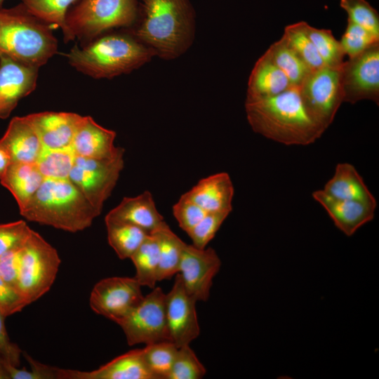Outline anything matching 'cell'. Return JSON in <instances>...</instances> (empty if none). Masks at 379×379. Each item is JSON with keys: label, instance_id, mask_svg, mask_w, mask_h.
<instances>
[{"label": "cell", "instance_id": "cell-1", "mask_svg": "<svg viewBox=\"0 0 379 379\" xmlns=\"http://www.w3.org/2000/svg\"><path fill=\"white\" fill-rule=\"evenodd\" d=\"M247 120L253 131L285 145H308L324 130L311 117L298 87L271 97L246 99Z\"/></svg>", "mask_w": 379, "mask_h": 379}, {"label": "cell", "instance_id": "cell-2", "mask_svg": "<svg viewBox=\"0 0 379 379\" xmlns=\"http://www.w3.org/2000/svg\"><path fill=\"white\" fill-rule=\"evenodd\" d=\"M130 30L155 55L173 60L193 43L194 11L190 0H140L138 18Z\"/></svg>", "mask_w": 379, "mask_h": 379}, {"label": "cell", "instance_id": "cell-3", "mask_svg": "<svg viewBox=\"0 0 379 379\" xmlns=\"http://www.w3.org/2000/svg\"><path fill=\"white\" fill-rule=\"evenodd\" d=\"M154 52L129 32L102 34L65 54L77 70L95 79L128 74L148 62Z\"/></svg>", "mask_w": 379, "mask_h": 379}, {"label": "cell", "instance_id": "cell-4", "mask_svg": "<svg viewBox=\"0 0 379 379\" xmlns=\"http://www.w3.org/2000/svg\"><path fill=\"white\" fill-rule=\"evenodd\" d=\"M20 214L27 220L69 232L89 227L100 215L69 179H45Z\"/></svg>", "mask_w": 379, "mask_h": 379}, {"label": "cell", "instance_id": "cell-5", "mask_svg": "<svg viewBox=\"0 0 379 379\" xmlns=\"http://www.w3.org/2000/svg\"><path fill=\"white\" fill-rule=\"evenodd\" d=\"M57 49L51 25L32 15L22 4L0 8V58L39 68Z\"/></svg>", "mask_w": 379, "mask_h": 379}, {"label": "cell", "instance_id": "cell-6", "mask_svg": "<svg viewBox=\"0 0 379 379\" xmlns=\"http://www.w3.org/2000/svg\"><path fill=\"white\" fill-rule=\"evenodd\" d=\"M139 6L140 0H77L67 13L64 40L77 38L84 45L110 29L132 27Z\"/></svg>", "mask_w": 379, "mask_h": 379}, {"label": "cell", "instance_id": "cell-7", "mask_svg": "<svg viewBox=\"0 0 379 379\" xmlns=\"http://www.w3.org/2000/svg\"><path fill=\"white\" fill-rule=\"evenodd\" d=\"M60 262L57 250L32 230L22 246L17 281V291L27 305L50 290Z\"/></svg>", "mask_w": 379, "mask_h": 379}, {"label": "cell", "instance_id": "cell-8", "mask_svg": "<svg viewBox=\"0 0 379 379\" xmlns=\"http://www.w3.org/2000/svg\"><path fill=\"white\" fill-rule=\"evenodd\" d=\"M124 152L125 149L120 147L117 154L109 159H91L76 156L69 180L100 213L124 168Z\"/></svg>", "mask_w": 379, "mask_h": 379}, {"label": "cell", "instance_id": "cell-9", "mask_svg": "<svg viewBox=\"0 0 379 379\" xmlns=\"http://www.w3.org/2000/svg\"><path fill=\"white\" fill-rule=\"evenodd\" d=\"M340 67L324 65L312 71L298 87L307 111L324 131L344 102Z\"/></svg>", "mask_w": 379, "mask_h": 379}, {"label": "cell", "instance_id": "cell-10", "mask_svg": "<svg viewBox=\"0 0 379 379\" xmlns=\"http://www.w3.org/2000/svg\"><path fill=\"white\" fill-rule=\"evenodd\" d=\"M152 289L128 314L117 322L130 346L171 341L166 318V293L159 287Z\"/></svg>", "mask_w": 379, "mask_h": 379}, {"label": "cell", "instance_id": "cell-11", "mask_svg": "<svg viewBox=\"0 0 379 379\" xmlns=\"http://www.w3.org/2000/svg\"><path fill=\"white\" fill-rule=\"evenodd\" d=\"M343 101L362 100L379 103V41L344 61L340 67Z\"/></svg>", "mask_w": 379, "mask_h": 379}, {"label": "cell", "instance_id": "cell-12", "mask_svg": "<svg viewBox=\"0 0 379 379\" xmlns=\"http://www.w3.org/2000/svg\"><path fill=\"white\" fill-rule=\"evenodd\" d=\"M141 286L135 277H112L101 279L90 295L93 312L117 323L143 299Z\"/></svg>", "mask_w": 379, "mask_h": 379}, {"label": "cell", "instance_id": "cell-13", "mask_svg": "<svg viewBox=\"0 0 379 379\" xmlns=\"http://www.w3.org/2000/svg\"><path fill=\"white\" fill-rule=\"evenodd\" d=\"M220 266V259L213 248L201 249L185 243L178 274L187 293L197 301H206Z\"/></svg>", "mask_w": 379, "mask_h": 379}, {"label": "cell", "instance_id": "cell-14", "mask_svg": "<svg viewBox=\"0 0 379 379\" xmlns=\"http://www.w3.org/2000/svg\"><path fill=\"white\" fill-rule=\"evenodd\" d=\"M196 302L176 274L171 290L166 294V318L170 340L178 347L190 345L200 333Z\"/></svg>", "mask_w": 379, "mask_h": 379}, {"label": "cell", "instance_id": "cell-15", "mask_svg": "<svg viewBox=\"0 0 379 379\" xmlns=\"http://www.w3.org/2000/svg\"><path fill=\"white\" fill-rule=\"evenodd\" d=\"M39 68L0 58V119L8 118L19 101L36 86Z\"/></svg>", "mask_w": 379, "mask_h": 379}, {"label": "cell", "instance_id": "cell-16", "mask_svg": "<svg viewBox=\"0 0 379 379\" xmlns=\"http://www.w3.org/2000/svg\"><path fill=\"white\" fill-rule=\"evenodd\" d=\"M25 117L46 149L71 147L84 117L76 113L65 112H42Z\"/></svg>", "mask_w": 379, "mask_h": 379}, {"label": "cell", "instance_id": "cell-17", "mask_svg": "<svg viewBox=\"0 0 379 379\" xmlns=\"http://www.w3.org/2000/svg\"><path fill=\"white\" fill-rule=\"evenodd\" d=\"M60 379H156L144 359L142 349L131 350L91 371L62 369Z\"/></svg>", "mask_w": 379, "mask_h": 379}, {"label": "cell", "instance_id": "cell-18", "mask_svg": "<svg viewBox=\"0 0 379 379\" xmlns=\"http://www.w3.org/2000/svg\"><path fill=\"white\" fill-rule=\"evenodd\" d=\"M312 197L326 211L335 225L348 237L373 219L377 206V202L335 199L321 190L314 191Z\"/></svg>", "mask_w": 379, "mask_h": 379}, {"label": "cell", "instance_id": "cell-19", "mask_svg": "<svg viewBox=\"0 0 379 379\" xmlns=\"http://www.w3.org/2000/svg\"><path fill=\"white\" fill-rule=\"evenodd\" d=\"M105 222L133 225L149 234L165 222L149 191H145L134 197H124L106 215Z\"/></svg>", "mask_w": 379, "mask_h": 379}, {"label": "cell", "instance_id": "cell-20", "mask_svg": "<svg viewBox=\"0 0 379 379\" xmlns=\"http://www.w3.org/2000/svg\"><path fill=\"white\" fill-rule=\"evenodd\" d=\"M234 186L228 173H218L201 179L184 195L207 213H226L232 210Z\"/></svg>", "mask_w": 379, "mask_h": 379}, {"label": "cell", "instance_id": "cell-21", "mask_svg": "<svg viewBox=\"0 0 379 379\" xmlns=\"http://www.w3.org/2000/svg\"><path fill=\"white\" fill-rule=\"evenodd\" d=\"M115 138V131L99 125L90 116H84L71 147L77 157L109 159L120 148L114 145Z\"/></svg>", "mask_w": 379, "mask_h": 379}, {"label": "cell", "instance_id": "cell-22", "mask_svg": "<svg viewBox=\"0 0 379 379\" xmlns=\"http://www.w3.org/2000/svg\"><path fill=\"white\" fill-rule=\"evenodd\" d=\"M11 162L36 163L44 147L26 117H13L0 138Z\"/></svg>", "mask_w": 379, "mask_h": 379}, {"label": "cell", "instance_id": "cell-23", "mask_svg": "<svg viewBox=\"0 0 379 379\" xmlns=\"http://www.w3.org/2000/svg\"><path fill=\"white\" fill-rule=\"evenodd\" d=\"M293 87L283 71L265 51L251 72L246 99L271 97Z\"/></svg>", "mask_w": 379, "mask_h": 379}, {"label": "cell", "instance_id": "cell-24", "mask_svg": "<svg viewBox=\"0 0 379 379\" xmlns=\"http://www.w3.org/2000/svg\"><path fill=\"white\" fill-rule=\"evenodd\" d=\"M44 180L36 163L11 162L0 178V182L11 193L21 211Z\"/></svg>", "mask_w": 379, "mask_h": 379}, {"label": "cell", "instance_id": "cell-25", "mask_svg": "<svg viewBox=\"0 0 379 379\" xmlns=\"http://www.w3.org/2000/svg\"><path fill=\"white\" fill-rule=\"evenodd\" d=\"M321 191L335 199L376 202L359 172L349 163L338 164Z\"/></svg>", "mask_w": 379, "mask_h": 379}, {"label": "cell", "instance_id": "cell-26", "mask_svg": "<svg viewBox=\"0 0 379 379\" xmlns=\"http://www.w3.org/2000/svg\"><path fill=\"white\" fill-rule=\"evenodd\" d=\"M153 234L159 244V267L158 281L170 279L178 273L185 242L181 240L165 222Z\"/></svg>", "mask_w": 379, "mask_h": 379}, {"label": "cell", "instance_id": "cell-27", "mask_svg": "<svg viewBox=\"0 0 379 379\" xmlns=\"http://www.w3.org/2000/svg\"><path fill=\"white\" fill-rule=\"evenodd\" d=\"M266 52L286 74L292 86L299 87L312 72L283 36L272 44Z\"/></svg>", "mask_w": 379, "mask_h": 379}, {"label": "cell", "instance_id": "cell-28", "mask_svg": "<svg viewBox=\"0 0 379 379\" xmlns=\"http://www.w3.org/2000/svg\"><path fill=\"white\" fill-rule=\"evenodd\" d=\"M134 264L135 278L141 286L154 288L158 281L159 249L157 238L149 234L130 258Z\"/></svg>", "mask_w": 379, "mask_h": 379}, {"label": "cell", "instance_id": "cell-29", "mask_svg": "<svg viewBox=\"0 0 379 379\" xmlns=\"http://www.w3.org/2000/svg\"><path fill=\"white\" fill-rule=\"evenodd\" d=\"M107 239L118 257L131 258L149 234L133 225L121 222H105Z\"/></svg>", "mask_w": 379, "mask_h": 379}, {"label": "cell", "instance_id": "cell-30", "mask_svg": "<svg viewBox=\"0 0 379 379\" xmlns=\"http://www.w3.org/2000/svg\"><path fill=\"white\" fill-rule=\"evenodd\" d=\"M75 158L72 147L44 148L36 164L45 179L67 180Z\"/></svg>", "mask_w": 379, "mask_h": 379}, {"label": "cell", "instance_id": "cell-31", "mask_svg": "<svg viewBox=\"0 0 379 379\" xmlns=\"http://www.w3.org/2000/svg\"><path fill=\"white\" fill-rule=\"evenodd\" d=\"M302 26L324 65L331 67H340L345 55L340 41L334 37L332 31L312 27L305 21H302Z\"/></svg>", "mask_w": 379, "mask_h": 379}, {"label": "cell", "instance_id": "cell-32", "mask_svg": "<svg viewBox=\"0 0 379 379\" xmlns=\"http://www.w3.org/2000/svg\"><path fill=\"white\" fill-rule=\"evenodd\" d=\"M178 348L171 341H161L142 349L146 364L156 379H168Z\"/></svg>", "mask_w": 379, "mask_h": 379}, {"label": "cell", "instance_id": "cell-33", "mask_svg": "<svg viewBox=\"0 0 379 379\" xmlns=\"http://www.w3.org/2000/svg\"><path fill=\"white\" fill-rule=\"evenodd\" d=\"M282 36L312 71L325 65L313 43L305 32L302 21L286 26Z\"/></svg>", "mask_w": 379, "mask_h": 379}, {"label": "cell", "instance_id": "cell-34", "mask_svg": "<svg viewBox=\"0 0 379 379\" xmlns=\"http://www.w3.org/2000/svg\"><path fill=\"white\" fill-rule=\"evenodd\" d=\"M77 0H22V4L32 15L44 22L65 28V17L69 8Z\"/></svg>", "mask_w": 379, "mask_h": 379}, {"label": "cell", "instance_id": "cell-35", "mask_svg": "<svg viewBox=\"0 0 379 379\" xmlns=\"http://www.w3.org/2000/svg\"><path fill=\"white\" fill-rule=\"evenodd\" d=\"M347 19L379 37V14L366 0H340Z\"/></svg>", "mask_w": 379, "mask_h": 379}, {"label": "cell", "instance_id": "cell-36", "mask_svg": "<svg viewBox=\"0 0 379 379\" xmlns=\"http://www.w3.org/2000/svg\"><path fill=\"white\" fill-rule=\"evenodd\" d=\"M206 369L190 345L178 348L168 379H201Z\"/></svg>", "mask_w": 379, "mask_h": 379}, {"label": "cell", "instance_id": "cell-37", "mask_svg": "<svg viewBox=\"0 0 379 379\" xmlns=\"http://www.w3.org/2000/svg\"><path fill=\"white\" fill-rule=\"evenodd\" d=\"M379 41L377 37L364 27L347 19V24L340 41L345 55L353 58Z\"/></svg>", "mask_w": 379, "mask_h": 379}, {"label": "cell", "instance_id": "cell-38", "mask_svg": "<svg viewBox=\"0 0 379 379\" xmlns=\"http://www.w3.org/2000/svg\"><path fill=\"white\" fill-rule=\"evenodd\" d=\"M228 215L226 213H206L187 233L192 241V245L201 249L205 248Z\"/></svg>", "mask_w": 379, "mask_h": 379}, {"label": "cell", "instance_id": "cell-39", "mask_svg": "<svg viewBox=\"0 0 379 379\" xmlns=\"http://www.w3.org/2000/svg\"><path fill=\"white\" fill-rule=\"evenodd\" d=\"M173 215L187 234L206 215V212L182 194L173 206Z\"/></svg>", "mask_w": 379, "mask_h": 379}, {"label": "cell", "instance_id": "cell-40", "mask_svg": "<svg viewBox=\"0 0 379 379\" xmlns=\"http://www.w3.org/2000/svg\"><path fill=\"white\" fill-rule=\"evenodd\" d=\"M32 230L22 220L0 224V255L12 248L22 246Z\"/></svg>", "mask_w": 379, "mask_h": 379}, {"label": "cell", "instance_id": "cell-41", "mask_svg": "<svg viewBox=\"0 0 379 379\" xmlns=\"http://www.w3.org/2000/svg\"><path fill=\"white\" fill-rule=\"evenodd\" d=\"M23 245L0 255V277L16 291Z\"/></svg>", "mask_w": 379, "mask_h": 379}, {"label": "cell", "instance_id": "cell-42", "mask_svg": "<svg viewBox=\"0 0 379 379\" xmlns=\"http://www.w3.org/2000/svg\"><path fill=\"white\" fill-rule=\"evenodd\" d=\"M27 305L12 286L0 277V311L6 317L20 312Z\"/></svg>", "mask_w": 379, "mask_h": 379}, {"label": "cell", "instance_id": "cell-43", "mask_svg": "<svg viewBox=\"0 0 379 379\" xmlns=\"http://www.w3.org/2000/svg\"><path fill=\"white\" fill-rule=\"evenodd\" d=\"M4 318L0 311V354L4 361L13 366H19L22 352L15 343L10 340L5 327Z\"/></svg>", "mask_w": 379, "mask_h": 379}, {"label": "cell", "instance_id": "cell-44", "mask_svg": "<svg viewBox=\"0 0 379 379\" xmlns=\"http://www.w3.org/2000/svg\"><path fill=\"white\" fill-rule=\"evenodd\" d=\"M30 364L35 379H60V368L46 365L34 359L26 352L22 354Z\"/></svg>", "mask_w": 379, "mask_h": 379}, {"label": "cell", "instance_id": "cell-45", "mask_svg": "<svg viewBox=\"0 0 379 379\" xmlns=\"http://www.w3.org/2000/svg\"><path fill=\"white\" fill-rule=\"evenodd\" d=\"M11 164V159L6 152L0 146V178L4 173L8 165Z\"/></svg>", "mask_w": 379, "mask_h": 379}, {"label": "cell", "instance_id": "cell-46", "mask_svg": "<svg viewBox=\"0 0 379 379\" xmlns=\"http://www.w3.org/2000/svg\"><path fill=\"white\" fill-rule=\"evenodd\" d=\"M0 379H9L4 366L3 358L0 354Z\"/></svg>", "mask_w": 379, "mask_h": 379}, {"label": "cell", "instance_id": "cell-47", "mask_svg": "<svg viewBox=\"0 0 379 379\" xmlns=\"http://www.w3.org/2000/svg\"><path fill=\"white\" fill-rule=\"evenodd\" d=\"M4 0H0V8H1V5H2L3 2H4Z\"/></svg>", "mask_w": 379, "mask_h": 379}]
</instances>
